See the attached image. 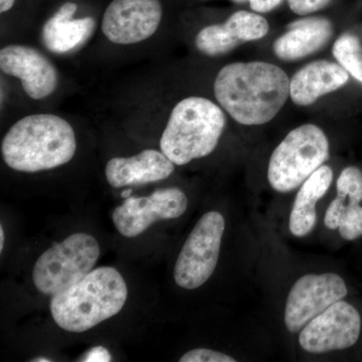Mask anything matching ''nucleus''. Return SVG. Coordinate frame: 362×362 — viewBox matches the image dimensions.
I'll return each instance as SVG.
<instances>
[{"mask_svg": "<svg viewBox=\"0 0 362 362\" xmlns=\"http://www.w3.org/2000/svg\"><path fill=\"white\" fill-rule=\"evenodd\" d=\"M214 94L226 115L244 126L271 122L290 99V78L275 64L235 62L214 78Z\"/></svg>", "mask_w": 362, "mask_h": 362, "instance_id": "f257e3e1", "label": "nucleus"}, {"mask_svg": "<svg viewBox=\"0 0 362 362\" xmlns=\"http://www.w3.org/2000/svg\"><path fill=\"white\" fill-rule=\"evenodd\" d=\"M77 151L75 130L63 117L40 113L13 124L1 142L6 165L21 173L49 170L69 163Z\"/></svg>", "mask_w": 362, "mask_h": 362, "instance_id": "f03ea898", "label": "nucleus"}, {"mask_svg": "<svg viewBox=\"0 0 362 362\" xmlns=\"http://www.w3.org/2000/svg\"><path fill=\"white\" fill-rule=\"evenodd\" d=\"M127 296V285L119 271L101 267L52 296V319L62 329L85 332L122 310Z\"/></svg>", "mask_w": 362, "mask_h": 362, "instance_id": "7ed1b4c3", "label": "nucleus"}, {"mask_svg": "<svg viewBox=\"0 0 362 362\" xmlns=\"http://www.w3.org/2000/svg\"><path fill=\"white\" fill-rule=\"evenodd\" d=\"M226 113L207 98L190 96L173 107L160 138V150L175 165L213 153L225 132Z\"/></svg>", "mask_w": 362, "mask_h": 362, "instance_id": "20e7f679", "label": "nucleus"}, {"mask_svg": "<svg viewBox=\"0 0 362 362\" xmlns=\"http://www.w3.org/2000/svg\"><path fill=\"white\" fill-rule=\"evenodd\" d=\"M329 157V140L322 128L302 124L290 131L272 153L267 173L269 183L281 194L293 192Z\"/></svg>", "mask_w": 362, "mask_h": 362, "instance_id": "39448f33", "label": "nucleus"}, {"mask_svg": "<svg viewBox=\"0 0 362 362\" xmlns=\"http://www.w3.org/2000/svg\"><path fill=\"white\" fill-rule=\"evenodd\" d=\"M97 240L88 233H74L54 244L37 259L33 284L40 293L54 295L77 284L94 270L100 257Z\"/></svg>", "mask_w": 362, "mask_h": 362, "instance_id": "423d86ee", "label": "nucleus"}, {"mask_svg": "<svg viewBox=\"0 0 362 362\" xmlns=\"http://www.w3.org/2000/svg\"><path fill=\"white\" fill-rule=\"evenodd\" d=\"M225 228V218L218 211H209L199 218L176 261V284L194 290L211 277L218 265Z\"/></svg>", "mask_w": 362, "mask_h": 362, "instance_id": "0eeeda50", "label": "nucleus"}, {"mask_svg": "<svg viewBox=\"0 0 362 362\" xmlns=\"http://www.w3.org/2000/svg\"><path fill=\"white\" fill-rule=\"evenodd\" d=\"M164 14L163 0H111L102 16V33L112 44H139L158 30Z\"/></svg>", "mask_w": 362, "mask_h": 362, "instance_id": "6e6552de", "label": "nucleus"}, {"mask_svg": "<svg viewBox=\"0 0 362 362\" xmlns=\"http://www.w3.org/2000/svg\"><path fill=\"white\" fill-rule=\"evenodd\" d=\"M349 290L335 273L307 274L298 279L286 300L284 322L291 333L300 332L312 319L343 300Z\"/></svg>", "mask_w": 362, "mask_h": 362, "instance_id": "1a4fd4ad", "label": "nucleus"}, {"mask_svg": "<svg viewBox=\"0 0 362 362\" xmlns=\"http://www.w3.org/2000/svg\"><path fill=\"white\" fill-rule=\"evenodd\" d=\"M361 333V316L349 302H337L300 331L299 344L309 354H323L350 349Z\"/></svg>", "mask_w": 362, "mask_h": 362, "instance_id": "9d476101", "label": "nucleus"}, {"mask_svg": "<svg viewBox=\"0 0 362 362\" xmlns=\"http://www.w3.org/2000/svg\"><path fill=\"white\" fill-rule=\"evenodd\" d=\"M187 206V194L180 188H162L148 197H128L122 206L116 207L112 218L121 235L135 238L157 221L180 218Z\"/></svg>", "mask_w": 362, "mask_h": 362, "instance_id": "9b49d317", "label": "nucleus"}, {"mask_svg": "<svg viewBox=\"0 0 362 362\" xmlns=\"http://www.w3.org/2000/svg\"><path fill=\"white\" fill-rule=\"evenodd\" d=\"M270 23L263 14L250 9L233 11L223 23L204 26L194 39L197 51L216 58L230 54L240 45L264 39Z\"/></svg>", "mask_w": 362, "mask_h": 362, "instance_id": "f8f14e48", "label": "nucleus"}, {"mask_svg": "<svg viewBox=\"0 0 362 362\" xmlns=\"http://www.w3.org/2000/svg\"><path fill=\"white\" fill-rule=\"evenodd\" d=\"M0 70L18 78L30 99L44 100L54 94L59 78L56 66L39 49L25 45H8L0 51Z\"/></svg>", "mask_w": 362, "mask_h": 362, "instance_id": "ddd939ff", "label": "nucleus"}, {"mask_svg": "<svg viewBox=\"0 0 362 362\" xmlns=\"http://www.w3.org/2000/svg\"><path fill=\"white\" fill-rule=\"evenodd\" d=\"M287 30L276 39L273 52L279 59L296 62L320 52L334 33L332 21L326 16H299L286 26Z\"/></svg>", "mask_w": 362, "mask_h": 362, "instance_id": "4468645a", "label": "nucleus"}, {"mask_svg": "<svg viewBox=\"0 0 362 362\" xmlns=\"http://www.w3.org/2000/svg\"><path fill=\"white\" fill-rule=\"evenodd\" d=\"M80 6L77 1L64 2L42 26L45 47L56 54H66L84 45L96 28L93 16H76Z\"/></svg>", "mask_w": 362, "mask_h": 362, "instance_id": "2eb2a0df", "label": "nucleus"}, {"mask_svg": "<svg viewBox=\"0 0 362 362\" xmlns=\"http://www.w3.org/2000/svg\"><path fill=\"white\" fill-rule=\"evenodd\" d=\"M349 78V73L337 62H311L290 78V100L296 106H311L321 97L345 87Z\"/></svg>", "mask_w": 362, "mask_h": 362, "instance_id": "dca6fc26", "label": "nucleus"}, {"mask_svg": "<svg viewBox=\"0 0 362 362\" xmlns=\"http://www.w3.org/2000/svg\"><path fill=\"white\" fill-rule=\"evenodd\" d=\"M175 169V164L163 152L145 149L136 156L112 158L105 175L112 187L120 188L166 180Z\"/></svg>", "mask_w": 362, "mask_h": 362, "instance_id": "f3484780", "label": "nucleus"}, {"mask_svg": "<svg viewBox=\"0 0 362 362\" xmlns=\"http://www.w3.org/2000/svg\"><path fill=\"white\" fill-rule=\"evenodd\" d=\"M333 177L332 168L323 164L299 187L289 218V230L294 237H306L315 228L317 202L327 194Z\"/></svg>", "mask_w": 362, "mask_h": 362, "instance_id": "a211bd4d", "label": "nucleus"}, {"mask_svg": "<svg viewBox=\"0 0 362 362\" xmlns=\"http://www.w3.org/2000/svg\"><path fill=\"white\" fill-rule=\"evenodd\" d=\"M332 56L350 77L362 85V42L354 33H344L335 40Z\"/></svg>", "mask_w": 362, "mask_h": 362, "instance_id": "6ab92c4d", "label": "nucleus"}, {"mask_svg": "<svg viewBox=\"0 0 362 362\" xmlns=\"http://www.w3.org/2000/svg\"><path fill=\"white\" fill-rule=\"evenodd\" d=\"M337 195L347 199L349 204L362 202V170L356 166L343 169L337 181Z\"/></svg>", "mask_w": 362, "mask_h": 362, "instance_id": "aec40b11", "label": "nucleus"}, {"mask_svg": "<svg viewBox=\"0 0 362 362\" xmlns=\"http://www.w3.org/2000/svg\"><path fill=\"white\" fill-rule=\"evenodd\" d=\"M338 232L343 240H356L362 237V206L361 204H347L340 218Z\"/></svg>", "mask_w": 362, "mask_h": 362, "instance_id": "412c9836", "label": "nucleus"}, {"mask_svg": "<svg viewBox=\"0 0 362 362\" xmlns=\"http://www.w3.org/2000/svg\"><path fill=\"white\" fill-rule=\"evenodd\" d=\"M180 362H235L233 356L216 350L197 349L189 350L183 354Z\"/></svg>", "mask_w": 362, "mask_h": 362, "instance_id": "4be33fe9", "label": "nucleus"}, {"mask_svg": "<svg viewBox=\"0 0 362 362\" xmlns=\"http://www.w3.org/2000/svg\"><path fill=\"white\" fill-rule=\"evenodd\" d=\"M333 0H286L288 7L298 16H312L323 11Z\"/></svg>", "mask_w": 362, "mask_h": 362, "instance_id": "5701e85b", "label": "nucleus"}, {"mask_svg": "<svg viewBox=\"0 0 362 362\" xmlns=\"http://www.w3.org/2000/svg\"><path fill=\"white\" fill-rule=\"evenodd\" d=\"M233 4H247L250 11L259 14L270 13L279 8L286 0H230Z\"/></svg>", "mask_w": 362, "mask_h": 362, "instance_id": "b1692460", "label": "nucleus"}, {"mask_svg": "<svg viewBox=\"0 0 362 362\" xmlns=\"http://www.w3.org/2000/svg\"><path fill=\"white\" fill-rule=\"evenodd\" d=\"M111 361L110 352L103 346H96L90 349L85 354L84 359H82V361L85 362H108Z\"/></svg>", "mask_w": 362, "mask_h": 362, "instance_id": "393cba45", "label": "nucleus"}, {"mask_svg": "<svg viewBox=\"0 0 362 362\" xmlns=\"http://www.w3.org/2000/svg\"><path fill=\"white\" fill-rule=\"evenodd\" d=\"M16 1L18 0H0V13L4 16V14L11 13L16 6Z\"/></svg>", "mask_w": 362, "mask_h": 362, "instance_id": "a878e982", "label": "nucleus"}, {"mask_svg": "<svg viewBox=\"0 0 362 362\" xmlns=\"http://www.w3.org/2000/svg\"><path fill=\"white\" fill-rule=\"evenodd\" d=\"M4 228H2V226H0V251L2 252V250H4Z\"/></svg>", "mask_w": 362, "mask_h": 362, "instance_id": "bb28decb", "label": "nucleus"}, {"mask_svg": "<svg viewBox=\"0 0 362 362\" xmlns=\"http://www.w3.org/2000/svg\"><path fill=\"white\" fill-rule=\"evenodd\" d=\"M132 194V190L131 189H127V190H125V192H122V197H124V199H128V197H130V194Z\"/></svg>", "mask_w": 362, "mask_h": 362, "instance_id": "cd10ccee", "label": "nucleus"}, {"mask_svg": "<svg viewBox=\"0 0 362 362\" xmlns=\"http://www.w3.org/2000/svg\"><path fill=\"white\" fill-rule=\"evenodd\" d=\"M33 362H49V359L44 358V357H37V358L33 359Z\"/></svg>", "mask_w": 362, "mask_h": 362, "instance_id": "c85d7f7f", "label": "nucleus"}, {"mask_svg": "<svg viewBox=\"0 0 362 362\" xmlns=\"http://www.w3.org/2000/svg\"><path fill=\"white\" fill-rule=\"evenodd\" d=\"M199 1H209V0H199Z\"/></svg>", "mask_w": 362, "mask_h": 362, "instance_id": "c756f323", "label": "nucleus"}]
</instances>
